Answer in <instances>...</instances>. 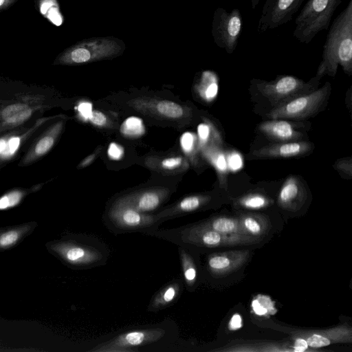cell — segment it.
Instances as JSON below:
<instances>
[{
	"mask_svg": "<svg viewBox=\"0 0 352 352\" xmlns=\"http://www.w3.org/2000/svg\"><path fill=\"white\" fill-rule=\"evenodd\" d=\"M49 252L75 270H90L107 264L110 250L98 237L87 234H69L46 245Z\"/></svg>",
	"mask_w": 352,
	"mask_h": 352,
	"instance_id": "6da1fadb",
	"label": "cell"
},
{
	"mask_svg": "<svg viewBox=\"0 0 352 352\" xmlns=\"http://www.w3.org/2000/svg\"><path fill=\"white\" fill-rule=\"evenodd\" d=\"M322 60L316 74L334 77L338 67L352 75V0L333 20L323 45Z\"/></svg>",
	"mask_w": 352,
	"mask_h": 352,
	"instance_id": "7a4b0ae2",
	"label": "cell"
},
{
	"mask_svg": "<svg viewBox=\"0 0 352 352\" xmlns=\"http://www.w3.org/2000/svg\"><path fill=\"white\" fill-rule=\"evenodd\" d=\"M102 221L113 234L140 232L148 236L159 229L164 220L154 214L142 213L130 206L112 201L103 214Z\"/></svg>",
	"mask_w": 352,
	"mask_h": 352,
	"instance_id": "3957f363",
	"label": "cell"
},
{
	"mask_svg": "<svg viewBox=\"0 0 352 352\" xmlns=\"http://www.w3.org/2000/svg\"><path fill=\"white\" fill-rule=\"evenodd\" d=\"M342 0H308L295 19L293 36L309 44L320 32L328 30L331 18Z\"/></svg>",
	"mask_w": 352,
	"mask_h": 352,
	"instance_id": "277c9868",
	"label": "cell"
},
{
	"mask_svg": "<svg viewBox=\"0 0 352 352\" xmlns=\"http://www.w3.org/2000/svg\"><path fill=\"white\" fill-rule=\"evenodd\" d=\"M321 77L317 74L308 82L289 75L278 76L271 81L254 80V84L261 94L267 98L273 107L284 103L296 96L309 93L316 88Z\"/></svg>",
	"mask_w": 352,
	"mask_h": 352,
	"instance_id": "5b68a950",
	"label": "cell"
},
{
	"mask_svg": "<svg viewBox=\"0 0 352 352\" xmlns=\"http://www.w3.org/2000/svg\"><path fill=\"white\" fill-rule=\"evenodd\" d=\"M331 85L327 82L319 89L296 96L274 107L268 113L271 119L300 120L318 113L327 102Z\"/></svg>",
	"mask_w": 352,
	"mask_h": 352,
	"instance_id": "8992f818",
	"label": "cell"
},
{
	"mask_svg": "<svg viewBox=\"0 0 352 352\" xmlns=\"http://www.w3.org/2000/svg\"><path fill=\"white\" fill-rule=\"evenodd\" d=\"M124 49L125 44L118 38H91L71 48L65 55V60L69 63L85 64L111 59L121 55Z\"/></svg>",
	"mask_w": 352,
	"mask_h": 352,
	"instance_id": "52a82bcc",
	"label": "cell"
},
{
	"mask_svg": "<svg viewBox=\"0 0 352 352\" xmlns=\"http://www.w3.org/2000/svg\"><path fill=\"white\" fill-rule=\"evenodd\" d=\"M160 327L134 329L123 331L89 350L91 352H135L138 348L157 342L166 336Z\"/></svg>",
	"mask_w": 352,
	"mask_h": 352,
	"instance_id": "ba28073f",
	"label": "cell"
},
{
	"mask_svg": "<svg viewBox=\"0 0 352 352\" xmlns=\"http://www.w3.org/2000/svg\"><path fill=\"white\" fill-rule=\"evenodd\" d=\"M243 30V19L240 10L234 8L228 12L217 8L213 14L212 35L215 44L232 54L236 50Z\"/></svg>",
	"mask_w": 352,
	"mask_h": 352,
	"instance_id": "9c48e42d",
	"label": "cell"
},
{
	"mask_svg": "<svg viewBox=\"0 0 352 352\" xmlns=\"http://www.w3.org/2000/svg\"><path fill=\"white\" fill-rule=\"evenodd\" d=\"M170 192L165 187H149L124 194L113 202L130 206L142 213L153 214L169 199Z\"/></svg>",
	"mask_w": 352,
	"mask_h": 352,
	"instance_id": "30bf717a",
	"label": "cell"
},
{
	"mask_svg": "<svg viewBox=\"0 0 352 352\" xmlns=\"http://www.w3.org/2000/svg\"><path fill=\"white\" fill-rule=\"evenodd\" d=\"M305 0H274L267 14L258 21L259 34L276 28L290 21Z\"/></svg>",
	"mask_w": 352,
	"mask_h": 352,
	"instance_id": "8fae6325",
	"label": "cell"
},
{
	"mask_svg": "<svg viewBox=\"0 0 352 352\" xmlns=\"http://www.w3.org/2000/svg\"><path fill=\"white\" fill-rule=\"evenodd\" d=\"M313 145L307 141L278 142L264 146L252 152L256 158H280L302 156L311 150Z\"/></svg>",
	"mask_w": 352,
	"mask_h": 352,
	"instance_id": "7c38bea8",
	"label": "cell"
},
{
	"mask_svg": "<svg viewBox=\"0 0 352 352\" xmlns=\"http://www.w3.org/2000/svg\"><path fill=\"white\" fill-rule=\"evenodd\" d=\"M208 201L209 197L207 195H190L162 208L153 214L166 221L195 212L204 206Z\"/></svg>",
	"mask_w": 352,
	"mask_h": 352,
	"instance_id": "4fadbf2b",
	"label": "cell"
},
{
	"mask_svg": "<svg viewBox=\"0 0 352 352\" xmlns=\"http://www.w3.org/2000/svg\"><path fill=\"white\" fill-rule=\"evenodd\" d=\"M184 286L182 278L168 282L152 296L146 311L155 313L172 306L180 298Z\"/></svg>",
	"mask_w": 352,
	"mask_h": 352,
	"instance_id": "5bb4252c",
	"label": "cell"
},
{
	"mask_svg": "<svg viewBox=\"0 0 352 352\" xmlns=\"http://www.w3.org/2000/svg\"><path fill=\"white\" fill-rule=\"evenodd\" d=\"M259 131L269 139L278 142L299 141L302 133L296 124L282 119H272L259 125Z\"/></svg>",
	"mask_w": 352,
	"mask_h": 352,
	"instance_id": "9a60e30c",
	"label": "cell"
},
{
	"mask_svg": "<svg viewBox=\"0 0 352 352\" xmlns=\"http://www.w3.org/2000/svg\"><path fill=\"white\" fill-rule=\"evenodd\" d=\"M149 104L143 100H135L133 105H146L151 107H146L147 109H151L152 112L157 116L167 119L177 120L184 118L190 116L188 109H186L179 104L168 100H146ZM145 107H142V109Z\"/></svg>",
	"mask_w": 352,
	"mask_h": 352,
	"instance_id": "2e32d148",
	"label": "cell"
},
{
	"mask_svg": "<svg viewBox=\"0 0 352 352\" xmlns=\"http://www.w3.org/2000/svg\"><path fill=\"white\" fill-rule=\"evenodd\" d=\"M182 280L188 292H192L198 282V268L194 250L177 246Z\"/></svg>",
	"mask_w": 352,
	"mask_h": 352,
	"instance_id": "e0dca14e",
	"label": "cell"
},
{
	"mask_svg": "<svg viewBox=\"0 0 352 352\" xmlns=\"http://www.w3.org/2000/svg\"><path fill=\"white\" fill-rule=\"evenodd\" d=\"M34 222L0 228V252L12 248L28 236L36 226Z\"/></svg>",
	"mask_w": 352,
	"mask_h": 352,
	"instance_id": "ac0fdd59",
	"label": "cell"
},
{
	"mask_svg": "<svg viewBox=\"0 0 352 352\" xmlns=\"http://www.w3.org/2000/svg\"><path fill=\"white\" fill-rule=\"evenodd\" d=\"M198 144L199 149L221 148L222 139L217 129L209 121L198 126Z\"/></svg>",
	"mask_w": 352,
	"mask_h": 352,
	"instance_id": "d6986e66",
	"label": "cell"
},
{
	"mask_svg": "<svg viewBox=\"0 0 352 352\" xmlns=\"http://www.w3.org/2000/svg\"><path fill=\"white\" fill-rule=\"evenodd\" d=\"M197 91L205 101H212L218 92V77L216 73L210 70L203 72L197 85Z\"/></svg>",
	"mask_w": 352,
	"mask_h": 352,
	"instance_id": "ffe728a7",
	"label": "cell"
},
{
	"mask_svg": "<svg viewBox=\"0 0 352 352\" xmlns=\"http://www.w3.org/2000/svg\"><path fill=\"white\" fill-rule=\"evenodd\" d=\"M200 151L204 157L216 169L220 184L223 186L226 185L227 164L221 148H203Z\"/></svg>",
	"mask_w": 352,
	"mask_h": 352,
	"instance_id": "44dd1931",
	"label": "cell"
},
{
	"mask_svg": "<svg viewBox=\"0 0 352 352\" xmlns=\"http://www.w3.org/2000/svg\"><path fill=\"white\" fill-rule=\"evenodd\" d=\"M299 182L296 177L293 176L285 180L278 196L280 203L287 204L298 197L300 190V184Z\"/></svg>",
	"mask_w": 352,
	"mask_h": 352,
	"instance_id": "7402d4cb",
	"label": "cell"
},
{
	"mask_svg": "<svg viewBox=\"0 0 352 352\" xmlns=\"http://www.w3.org/2000/svg\"><path fill=\"white\" fill-rule=\"evenodd\" d=\"M158 168L166 173H174L179 168L184 169L187 162L182 156H171L162 159L158 162Z\"/></svg>",
	"mask_w": 352,
	"mask_h": 352,
	"instance_id": "603a6c76",
	"label": "cell"
},
{
	"mask_svg": "<svg viewBox=\"0 0 352 352\" xmlns=\"http://www.w3.org/2000/svg\"><path fill=\"white\" fill-rule=\"evenodd\" d=\"M180 144L184 152L194 160L199 148L196 135L189 132L184 133L180 138Z\"/></svg>",
	"mask_w": 352,
	"mask_h": 352,
	"instance_id": "cb8c5ba5",
	"label": "cell"
},
{
	"mask_svg": "<svg viewBox=\"0 0 352 352\" xmlns=\"http://www.w3.org/2000/svg\"><path fill=\"white\" fill-rule=\"evenodd\" d=\"M200 225L214 230L219 233L230 232L235 229L234 221L228 218L220 217L213 219L210 223H201Z\"/></svg>",
	"mask_w": 352,
	"mask_h": 352,
	"instance_id": "d4e9b609",
	"label": "cell"
},
{
	"mask_svg": "<svg viewBox=\"0 0 352 352\" xmlns=\"http://www.w3.org/2000/svg\"><path fill=\"white\" fill-rule=\"evenodd\" d=\"M203 228L202 241L204 248L216 246L221 243V235L219 232L204 226Z\"/></svg>",
	"mask_w": 352,
	"mask_h": 352,
	"instance_id": "484cf974",
	"label": "cell"
},
{
	"mask_svg": "<svg viewBox=\"0 0 352 352\" xmlns=\"http://www.w3.org/2000/svg\"><path fill=\"white\" fill-rule=\"evenodd\" d=\"M23 193L20 191H12L0 198V210H5L16 206L21 200Z\"/></svg>",
	"mask_w": 352,
	"mask_h": 352,
	"instance_id": "4316f807",
	"label": "cell"
},
{
	"mask_svg": "<svg viewBox=\"0 0 352 352\" xmlns=\"http://www.w3.org/2000/svg\"><path fill=\"white\" fill-rule=\"evenodd\" d=\"M142 121L138 118H130L123 123L122 131L130 135H140L143 131Z\"/></svg>",
	"mask_w": 352,
	"mask_h": 352,
	"instance_id": "83f0119b",
	"label": "cell"
},
{
	"mask_svg": "<svg viewBox=\"0 0 352 352\" xmlns=\"http://www.w3.org/2000/svg\"><path fill=\"white\" fill-rule=\"evenodd\" d=\"M267 203L265 197L260 195H251L244 197L241 200V204L250 208H259L264 206Z\"/></svg>",
	"mask_w": 352,
	"mask_h": 352,
	"instance_id": "f1b7e54d",
	"label": "cell"
},
{
	"mask_svg": "<svg viewBox=\"0 0 352 352\" xmlns=\"http://www.w3.org/2000/svg\"><path fill=\"white\" fill-rule=\"evenodd\" d=\"M335 169H336L340 173L348 176L349 178L352 175V160L351 157H343L338 160L334 165Z\"/></svg>",
	"mask_w": 352,
	"mask_h": 352,
	"instance_id": "f546056e",
	"label": "cell"
},
{
	"mask_svg": "<svg viewBox=\"0 0 352 352\" xmlns=\"http://www.w3.org/2000/svg\"><path fill=\"white\" fill-rule=\"evenodd\" d=\"M230 264V260L223 256H213L208 260V267L212 270H219L228 267Z\"/></svg>",
	"mask_w": 352,
	"mask_h": 352,
	"instance_id": "4dcf8cb0",
	"label": "cell"
},
{
	"mask_svg": "<svg viewBox=\"0 0 352 352\" xmlns=\"http://www.w3.org/2000/svg\"><path fill=\"white\" fill-rule=\"evenodd\" d=\"M309 346L312 348H320L328 346L331 344V340L320 334H312L306 340Z\"/></svg>",
	"mask_w": 352,
	"mask_h": 352,
	"instance_id": "1f68e13d",
	"label": "cell"
},
{
	"mask_svg": "<svg viewBox=\"0 0 352 352\" xmlns=\"http://www.w3.org/2000/svg\"><path fill=\"white\" fill-rule=\"evenodd\" d=\"M54 139L50 135L41 138L36 145L35 152L38 155H43L47 152L53 146Z\"/></svg>",
	"mask_w": 352,
	"mask_h": 352,
	"instance_id": "d6a6232c",
	"label": "cell"
},
{
	"mask_svg": "<svg viewBox=\"0 0 352 352\" xmlns=\"http://www.w3.org/2000/svg\"><path fill=\"white\" fill-rule=\"evenodd\" d=\"M29 108L28 105L21 103L10 104L6 107L1 112L2 118L6 120L10 116Z\"/></svg>",
	"mask_w": 352,
	"mask_h": 352,
	"instance_id": "836d02e7",
	"label": "cell"
},
{
	"mask_svg": "<svg viewBox=\"0 0 352 352\" xmlns=\"http://www.w3.org/2000/svg\"><path fill=\"white\" fill-rule=\"evenodd\" d=\"M89 119L93 124L98 126H104L108 124L107 117L100 111H92Z\"/></svg>",
	"mask_w": 352,
	"mask_h": 352,
	"instance_id": "e575fe53",
	"label": "cell"
},
{
	"mask_svg": "<svg viewBox=\"0 0 352 352\" xmlns=\"http://www.w3.org/2000/svg\"><path fill=\"white\" fill-rule=\"evenodd\" d=\"M32 114V109L28 108L25 110H23L10 118L6 119L5 120L8 123L10 124H17L20 123L25 120H27Z\"/></svg>",
	"mask_w": 352,
	"mask_h": 352,
	"instance_id": "d590c367",
	"label": "cell"
},
{
	"mask_svg": "<svg viewBox=\"0 0 352 352\" xmlns=\"http://www.w3.org/2000/svg\"><path fill=\"white\" fill-rule=\"evenodd\" d=\"M245 228L252 233H258L261 230L258 223L252 217H247L244 221Z\"/></svg>",
	"mask_w": 352,
	"mask_h": 352,
	"instance_id": "8d00e7d4",
	"label": "cell"
},
{
	"mask_svg": "<svg viewBox=\"0 0 352 352\" xmlns=\"http://www.w3.org/2000/svg\"><path fill=\"white\" fill-rule=\"evenodd\" d=\"M78 109L80 114L84 119L87 120L89 118L92 112L91 104L89 102H85L80 103Z\"/></svg>",
	"mask_w": 352,
	"mask_h": 352,
	"instance_id": "74e56055",
	"label": "cell"
},
{
	"mask_svg": "<svg viewBox=\"0 0 352 352\" xmlns=\"http://www.w3.org/2000/svg\"><path fill=\"white\" fill-rule=\"evenodd\" d=\"M123 154L122 148L116 144H111L109 148V155L111 157L118 160L122 157Z\"/></svg>",
	"mask_w": 352,
	"mask_h": 352,
	"instance_id": "f35d334b",
	"label": "cell"
},
{
	"mask_svg": "<svg viewBox=\"0 0 352 352\" xmlns=\"http://www.w3.org/2000/svg\"><path fill=\"white\" fill-rule=\"evenodd\" d=\"M242 325V319L240 315L236 314L230 319L229 328L232 330L239 329Z\"/></svg>",
	"mask_w": 352,
	"mask_h": 352,
	"instance_id": "ab89813d",
	"label": "cell"
},
{
	"mask_svg": "<svg viewBox=\"0 0 352 352\" xmlns=\"http://www.w3.org/2000/svg\"><path fill=\"white\" fill-rule=\"evenodd\" d=\"M20 138L19 137H12L8 142V151L10 154H13L19 148Z\"/></svg>",
	"mask_w": 352,
	"mask_h": 352,
	"instance_id": "60d3db41",
	"label": "cell"
},
{
	"mask_svg": "<svg viewBox=\"0 0 352 352\" xmlns=\"http://www.w3.org/2000/svg\"><path fill=\"white\" fill-rule=\"evenodd\" d=\"M308 347L307 342L306 340L298 338L295 341L294 345L293 346L294 350L295 351H305Z\"/></svg>",
	"mask_w": 352,
	"mask_h": 352,
	"instance_id": "b9f144b4",
	"label": "cell"
},
{
	"mask_svg": "<svg viewBox=\"0 0 352 352\" xmlns=\"http://www.w3.org/2000/svg\"><path fill=\"white\" fill-rule=\"evenodd\" d=\"M274 1V0H266L263 6L260 18H263L267 14L272 6Z\"/></svg>",
	"mask_w": 352,
	"mask_h": 352,
	"instance_id": "7bdbcfd3",
	"label": "cell"
},
{
	"mask_svg": "<svg viewBox=\"0 0 352 352\" xmlns=\"http://www.w3.org/2000/svg\"><path fill=\"white\" fill-rule=\"evenodd\" d=\"M97 153H94L91 155H89L87 158H85L80 164V167H84L89 165L91 162L96 157Z\"/></svg>",
	"mask_w": 352,
	"mask_h": 352,
	"instance_id": "ee69618b",
	"label": "cell"
},
{
	"mask_svg": "<svg viewBox=\"0 0 352 352\" xmlns=\"http://www.w3.org/2000/svg\"><path fill=\"white\" fill-rule=\"evenodd\" d=\"M6 147V142L4 140H0V153H3Z\"/></svg>",
	"mask_w": 352,
	"mask_h": 352,
	"instance_id": "f6af8a7d",
	"label": "cell"
},
{
	"mask_svg": "<svg viewBox=\"0 0 352 352\" xmlns=\"http://www.w3.org/2000/svg\"><path fill=\"white\" fill-rule=\"evenodd\" d=\"M260 1L261 0H251V6L253 10H254L256 8Z\"/></svg>",
	"mask_w": 352,
	"mask_h": 352,
	"instance_id": "bcb514c9",
	"label": "cell"
},
{
	"mask_svg": "<svg viewBox=\"0 0 352 352\" xmlns=\"http://www.w3.org/2000/svg\"><path fill=\"white\" fill-rule=\"evenodd\" d=\"M5 0H0V6L3 4Z\"/></svg>",
	"mask_w": 352,
	"mask_h": 352,
	"instance_id": "7dc6e473",
	"label": "cell"
}]
</instances>
